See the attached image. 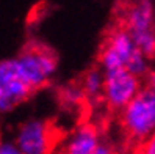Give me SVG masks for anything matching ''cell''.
<instances>
[{"label": "cell", "instance_id": "cell-1", "mask_svg": "<svg viewBox=\"0 0 155 154\" xmlns=\"http://www.w3.org/2000/svg\"><path fill=\"white\" fill-rule=\"evenodd\" d=\"M121 123L127 137L143 143L155 132V94L149 88H141L122 108Z\"/></svg>", "mask_w": 155, "mask_h": 154}, {"label": "cell", "instance_id": "cell-2", "mask_svg": "<svg viewBox=\"0 0 155 154\" xmlns=\"http://www.w3.org/2000/svg\"><path fill=\"white\" fill-rule=\"evenodd\" d=\"M127 30L147 58L155 57V11L150 0H138L127 11Z\"/></svg>", "mask_w": 155, "mask_h": 154}, {"label": "cell", "instance_id": "cell-3", "mask_svg": "<svg viewBox=\"0 0 155 154\" xmlns=\"http://www.w3.org/2000/svg\"><path fill=\"white\" fill-rule=\"evenodd\" d=\"M14 60L21 76L31 90L49 82L57 71V58L53 52L41 46L27 49Z\"/></svg>", "mask_w": 155, "mask_h": 154}, {"label": "cell", "instance_id": "cell-4", "mask_svg": "<svg viewBox=\"0 0 155 154\" xmlns=\"http://www.w3.org/2000/svg\"><path fill=\"white\" fill-rule=\"evenodd\" d=\"M104 99L114 110H122L141 91L140 77L127 69L105 71L104 74Z\"/></svg>", "mask_w": 155, "mask_h": 154}, {"label": "cell", "instance_id": "cell-5", "mask_svg": "<svg viewBox=\"0 0 155 154\" xmlns=\"http://www.w3.org/2000/svg\"><path fill=\"white\" fill-rule=\"evenodd\" d=\"M14 143L24 154H49L53 148V132L47 123L28 120L19 128Z\"/></svg>", "mask_w": 155, "mask_h": 154}, {"label": "cell", "instance_id": "cell-6", "mask_svg": "<svg viewBox=\"0 0 155 154\" xmlns=\"http://www.w3.org/2000/svg\"><path fill=\"white\" fill-rule=\"evenodd\" d=\"M136 44L127 29L114 30L108 38L105 47L100 53V63L105 71L125 69L127 63L136 52Z\"/></svg>", "mask_w": 155, "mask_h": 154}, {"label": "cell", "instance_id": "cell-7", "mask_svg": "<svg viewBox=\"0 0 155 154\" xmlns=\"http://www.w3.org/2000/svg\"><path fill=\"white\" fill-rule=\"evenodd\" d=\"M0 87L8 93L14 105L25 101L30 91H33L28 87V84L24 80V77L21 76L14 58L0 61Z\"/></svg>", "mask_w": 155, "mask_h": 154}, {"label": "cell", "instance_id": "cell-8", "mask_svg": "<svg viewBox=\"0 0 155 154\" xmlns=\"http://www.w3.org/2000/svg\"><path fill=\"white\" fill-rule=\"evenodd\" d=\"M100 143L99 132L93 124H81L69 135L63 154H96Z\"/></svg>", "mask_w": 155, "mask_h": 154}, {"label": "cell", "instance_id": "cell-9", "mask_svg": "<svg viewBox=\"0 0 155 154\" xmlns=\"http://www.w3.org/2000/svg\"><path fill=\"white\" fill-rule=\"evenodd\" d=\"M104 74L99 71H89L83 80V93L89 98H97L104 93Z\"/></svg>", "mask_w": 155, "mask_h": 154}, {"label": "cell", "instance_id": "cell-10", "mask_svg": "<svg viewBox=\"0 0 155 154\" xmlns=\"http://www.w3.org/2000/svg\"><path fill=\"white\" fill-rule=\"evenodd\" d=\"M125 69L130 71L132 74H135L136 77L144 76L146 72H147V57H146L140 49H136V52L132 55L129 63H127Z\"/></svg>", "mask_w": 155, "mask_h": 154}, {"label": "cell", "instance_id": "cell-11", "mask_svg": "<svg viewBox=\"0 0 155 154\" xmlns=\"http://www.w3.org/2000/svg\"><path fill=\"white\" fill-rule=\"evenodd\" d=\"M14 107V102L11 101V98L8 96V93L0 87V113H6Z\"/></svg>", "mask_w": 155, "mask_h": 154}, {"label": "cell", "instance_id": "cell-12", "mask_svg": "<svg viewBox=\"0 0 155 154\" xmlns=\"http://www.w3.org/2000/svg\"><path fill=\"white\" fill-rule=\"evenodd\" d=\"M66 99L69 102H78L80 99H83L85 98V93H83V88H75V87H72L69 88L68 91H66Z\"/></svg>", "mask_w": 155, "mask_h": 154}, {"label": "cell", "instance_id": "cell-13", "mask_svg": "<svg viewBox=\"0 0 155 154\" xmlns=\"http://www.w3.org/2000/svg\"><path fill=\"white\" fill-rule=\"evenodd\" d=\"M140 154H155V132L143 142Z\"/></svg>", "mask_w": 155, "mask_h": 154}, {"label": "cell", "instance_id": "cell-14", "mask_svg": "<svg viewBox=\"0 0 155 154\" xmlns=\"http://www.w3.org/2000/svg\"><path fill=\"white\" fill-rule=\"evenodd\" d=\"M0 154H24V152L16 146V143L3 142L2 145H0Z\"/></svg>", "mask_w": 155, "mask_h": 154}, {"label": "cell", "instance_id": "cell-15", "mask_svg": "<svg viewBox=\"0 0 155 154\" xmlns=\"http://www.w3.org/2000/svg\"><path fill=\"white\" fill-rule=\"evenodd\" d=\"M96 154H113V148H111L108 143L100 142L99 146H97V149H96Z\"/></svg>", "mask_w": 155, "mask_h": 154}, {"label": "cell", "instance_id": "cell-16", "mask_svg": "<svg viewBox=\"0 0 155 154\" xmlns=\"http://www.w3.org/2000/svg\"><path fill=\"white\" fill-rule=\"evenodd\" d=\"M149 85H147V88L150 90V91L155 94V72H152V74L149 76V82H147Z\"/></svg>", "mask_w": 155, "mask_h": 154}, {"label": "cell", "instance_id": "cell-17", "mask_svg": "<svg viewBox=\"0 0 155 154\" xmlns=\"http://www.w3.org/2000/svg\"><path fill=\"white\" fill-rule=\"evenodd\" d=\"M3 143V140H2V135H0V145H2Z\"/></svg>", "mask_w": 155, "mask_h": 154}]
</instances>
